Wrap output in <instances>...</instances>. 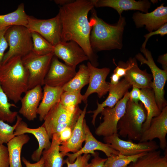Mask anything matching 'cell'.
I'll list each match as a JSON object with an SVG mask.
<instances>
[{
	"instance_id": "4",
	"label": "cell",
	"mask_w": 167,
	"mask_h": 167,
	"mask_svg": "<svg viewBox=\"0 0 167 167\" xmlns=\"http://www.w3.org/2000/svg\"><path fill=\"white\" fill-rule=\"evenodd\" d=\"M145 109L141 102L136 103L129 99L125 112L119 120L117 126L119 135L128 137L130 140H140L142 126L147 117Z\"/></svg>"
},
{
	"instance_id": "34",
	"label": "cell",
	"mask_w": 167,
	"mask_h": 167,
	"mask_svg": "<svg viewBox=\"0 0 167 167\" xmlns=\"http://www.w3.org/2000/svg\"><path fill=\"white\" fill-rule=\"evenodd\" d=\"M83 96L81 90L64 92L62 94L60 102L66 107H76L83 101Z\"/></svg>"
},
{
	"instance_id": "36",
	"label": "cell",
	"mask_w": 167,
	"mask_h": 167,
	"mask_svg": "<svg viewBox=\"0 0 167 167\" xmlns=\"http://www.w3.org/2000/svg\"><path fill=\"white\" fill-rule=\"evenodd\" d=\"M91 155L90 154H84L78 156L74 162L70 163L67 159L65 160V163L67 167H89L90 163L88 161Z\"/></svg>"
},
{
	"instance_id": "37",
	"label": "cell",
	"mask_w": 167,
	"mask_h": 167,
	"mask_svg": "<svg viewBox=\"0 0 167 167\" xmlns=\"http://www.w3.org/2000/svg\"><path fill=\"white\" fill-rule=\"evenodd\" d=\"M9 27H0V66L2 64L5 52L8 45L5 36L6 32Z\"/></svg>"
},
{
	"instance_id": "25",
	"label": "cell",
	"mask_w": 167,
	"mask_h": 167,
	"mask_svg": "<svg viewBox=\"0 0 167 167\" xmlns=\"http://www.w3.org/2000/svg\"><path fill=\"white\" fill-rule=\"evenodd\" d=\"M139 99L147 112L146 119L142 126L143 133L149 127L152 119L158 116L161 111L156 104L154 93L152 89H141Z\"/></svg>"
},
{
	"instance_id": "18",
	"label": "cell",
	"mask_w": 167,
	"mask_h": 167,
	"mask_svg": "<svg viewBox=\"0 0 167 167\" xmlns=\"http://www.w3.org/2000/svg\"><path fill=\"white\" fill-rule=\"evenodd\" d=\"M132 19L137 28L145 26L149 32L154 31L167 23V7L162 3L150 12H136L133 13Z\"/></svg>"
},
{
	"instance_id": "9",
	"label": "cell",
	"mask_w": 167,
	"mask_h": 167,
	"mask_svg": "<svg viewBox=\"0 0 167 167\" xmlns=\"http://www.w3.org/2000/svg\"><path fill=\"white\" fill-rule=\"evenodd\" d=\"M129 99V92L128 91L113 107H105L102 109L101 113L103 121L96 128V135L104 137L118 134L117 125L125 112Z\"/></svg>"
},
{
	"instance_id": "31",
	"label": "cell",
	"mask_w": 167,
	"mask_h": 167,
	"mask_svg": "<svg viewBox=\"0 0 167 167\" xmlns=\"http://www.w3.org/2000/svg\"><path fill=\"white\" fill-rule=\"evenodd\" d=\"M8 99L0 84V119L12 123L15 120L18 113L11 110V107L17 106L15 104L9 102Z\"/></svg>"
},
{
	"instance_id": "29",
	"label": "cell",
	"mask_w": 167,
	"mask_h": 167,
	"mask_svg": "<svg viewBox=\"0 0 167 167\" xmlns=\"http://www.w3.org/2000/svg\"><path fill=\"white\" fill-rule=\"evenodd\" d=\"M29 17L25 12L24 4L20 3L14 11L0 15V27H10L15 25L26 27Z\"/></svg>"
},
{
	"instance_id": "30",
	"label": "cell",
	"mask_w": 167,
	"mask_h": 167,
	"mask_svg": "<svg viewBox=\"0 0 167 167\" xmlns=\"http://www.w3.org/2000/svg\"><path fill=\"white\" fill-rule=\"evenodd\" d=\"M89 73L87 66L84 64L80 65L75 76L63 87L64 92L81 90L89 83Z\"/></svg>"
},
{
	"instance_id": "40",
	"label": "cell",
	"mask_w": 167,
	"mask_h": 167,
	"mask_svg": "<svg viewBox=\"0 0 167 167\" xmlns=\"http://www.w3.org/2000/svg\"><path fill=\"white\" fill-rule=\"evenodd\" d=\"M99 154L97 152H95V153L92 155L94 158L91 160L89 167H105L107 158H101L99 156Z\"/></svg>"
},
{
	"instance_id": "8",
	"label": "cell",
	"mask_w": 167,
	"mask_h": 167,
	"mask_svg": "<svg viewBox=\"0 0 167 167\" xmlns=\"http://www.w3.org/2000/svg\"><path fill=\"white\" fill-rule=\"evenodd\" d=\"M145 56L140 53L135 56V58L141 64H146L151 70L153 81L152 89L153 90L156 104L161 111L167 106L164 97V87L167 80V71L159 68L155 64L151 52L146 48L141 49Z\"/></svg>"
},
{
	"instance_id": "5",
	"label": "cell",
	"mask_w": 167,
	"mask_h": 167,
	"mask_svg": "<svg viewBox=\"0 0 167 167\" xmlns=\"http://www.w3.org/2000/svg\"><path fill=\"white\" fill-rule=\"evenodd\" d=\"M83 110L79 105L66 107L59 102L50 110L42 125L45 128L50 139L53 135L59 133L66 128L73 129Z\"/></svg>"
},
{
	"instance_id": "11",
	"label": "cell",
	"mask_w": 167,
	"mask_h": 167,
	"mask_svg": "<svg viewBox=\"0 0 167 167\" xmlns=\"http://www.w3.org/2000/svg\"><path fill=\"white\" fill-rule=\"evenodd\" d=\"M119 136L117 134L104 137L103 140L105 143L109 144L110 147L118 151L121 155H134L157 150L159 148L156 142L153 140L137 143L122 140Z\"/></svg>"
},
{
	"instance_id": "27",
	"label": "cell",
	"mask_w": 167,
	"mask_h": 167,
	"mask_svg": "<svg viewBox=\"0 0 167 167\" xmlns=\"http://www.w3.org/2000/svg\"><path fill=\"white\" fill-rule=\"evenodd\" d=\"M30 139L28 135L24 134L15 136L7 143L9 167H23L21 157L22 149Z\"/></svg>"
},
{
	"instance_id": "15",
	"label": "cell",
	"mask_w": 167,
	"mask_h": 167,
	"mask_svg": "<svg viewBox=\"0 0 167 167\" xmlns=\"http://www.w3.org/2000/svg\"><path fill=\"white\" fill-rule=\"evenodd\" d=\"M17 125L14 134L15 136L26 133L32 134L36 139L39 144L38 148L31 155L32 159L37 161L41 157L44 150H47L50 147L51 142L45 128L42 125L36 128L28 127L27 124L22 121V118L18 115L16 118Z\"/></svg>"
},
{
	"instance_id": "21",
	"label": "cell",
	"mask_w": 167,
	"mask_h": 167,
	"mask_svg": "<svg viewBox=\"0 0 167 167\" xmlns=\"http://www.w3.org/2000/svg\"><path fill=\"white\" fill-rule=\"evenodd\" d=\"M20 101L21 107L19 113L29 121L37 118V111L43 93L41 86L37 85L28 90Z\"/></svg>"
},
{
	"instance_id": "22",
	"label": "cell",
	"mask_w": 167,
	"mask_h": 167,
	"mask_svg": "<svg viewBox=\"0 0 167 167\" xmlns=\"http://www.w3.org/2000/svg\"><path fill=\"white\" fill-rule=\"evenodd\" d=\"M126 63L128 67L124 78L132 85L139 89H152V77L146 69L141 70L138 66L135 58H130Z\"/></svg>"
},
{
	"instance_id": "1",
	"label": "cell",
	"mask_w": 167,
	"mask_h": 167,
	"mask_svg": "<svg viewBox=\"0 0 167 167\" xmlns=\"http://www.w3.org/2000/svg\"><path fill=\"white\" fill-rule=\"evenodd\" d=\"M94 7V0H72L61 6L58 13L62 25L61 42H76L96 67V57L90 43L92 27L88 19L89 12Z\"/></svg>"
},
{
	"instance_id": "33",
	"label": "cell",
	"mask_w": 167,
	"mask_h": 167,
	"mask_svg": "<svg viewBox=\"0 0 167 167\" xmlns=\"http://www.w3.org/2000/svg\"><path fill=\"white\" fill-rule=\"evenodd\" d=\"M147 153L143 152L132 156L112 155L107 158L105 163V167H126Z\"/></svg>"
},
{
	"instance_id": "19",
	"label": "cell",
	"mask_w": 167,
	"mask_h": 167,
	"mask_svg": "<svg viewBox=\"0 0 167 167\" xmlns=\"http://www.w3.org/2000/svg\"><path fill=\"white\" fill-rule=\"evenodd\" d=\"M110 86L109 95L106 99L102 103L97 101V108L93 111H89L88 113H93L92 123L95 126L97 115L105 107L112 108L123 97L132 85L125 79H122L116 85H112L109 83Z\"/></svg>"
},
{
	"instance_id": "38",
	"label": "cell",
	"mask_w": 167,
	"mask_h": 167,
	"mask_svg": "<svg viewBox=\"0 0 167 167\" xmlns=\"http://www.w3.org/2000/svg\"><path fill=\"white\" fill-rule=\"evenodd\" d=\"M167 34V23H166L157 30L151 32L144 36L145 38V41L142 45L141 49H146L147 43L149 39L153 35H160L163 36Z\"/></svg>"
},
{
	"instance_id": "16",
	"label": "cell",
	"mask_w": 167,
	"mask_h": 167,
	"mask_svg": "<svg viewBox=\"0 0 167 167\" xmlns=\"http://www.w3.org/2000/svg\"><path fill=\"white\" fill-rule=\"evenodd\" d=\"M167 106L165 107L157 116L153 118L148 128L142 134L139 142L152 141L158 138L160 147L163 150L167 149Z\"/></svg>"
},
{
	"instance_id": "42",
	"label": "cell",
	"mask_w": 167,
	"mask_h": 167,
	"mask_svg": "<svg viewBox=\"0 0 167 167\" xmlns=\"http://www.w3.org/2000/svg\"><path fill=\"white\" fill-rule=\"evenodd\" d=\"M132 87V89L129 92V99L134 102L138 103L139 100L140 90L134 86Z\"/></svg>"
},
{
	"instance_id": "2",
	"label": "cell",
	"mask_w": 167,
	"mask_h": 167,
	"mask_svg": "<svg viewBox=\"0 0 167 167\" xmlns=\"http://www.w3.org/2000/svg\"><path fill=\"white\" fill-rule=\"evenodd\" d=\"M94 9L91 11L89 21L92 27L90 43L93 50L121 49L123 46V34L126 24L125 17L120 16L116 24L110 25L98 17Z\"/></svg>"
},
{
	"instance_id": "20",
	"label": "cell",
	"mask_w": 167,
	"mask_h": 167,
	"mask_svg": "<svg viewBox=\"0 0 167 167\" xmlns=\"http://www.w3.org/2000/svg\"><path fill=\"white\" fill-rule=\"evenodd\" d=\"M87 106L86 104L79 116L70 138L66 142L60 143L59 150L64 157L66 153L70 152L75 153L82 148V143L84 141L85 137L83 122Z\"/></svg>"
},
{
	"instance_id": "46",
	"label": "cell",
	"mask_w": 167,
	"mask_h": 167,
	"mask_svg": "<svg viewBox=\"0 0 167 167\" xmlns=\"http://www.w3.org/2000/svg\"><path fill=\"white\" fill-rule=\"evenodd\" d=\"M72 1V0H54V2L56 4H59L62 6L69 3Z\"/></svg>"
},
{
	"instance_id": "10",
	"label": "cell",
	"mask_w": 167,
	"mask_h": 167,
	"mask_svg": "<svg viewBox=\"0 0 167 167\" xmlns=\"http://www.w3.org/2000/svg\"><path fill=\"white\" fill-rule=\"evenodd\" d=\"M26 27L30 32L39 34L54 46L61 42L62 25L59 13L48 19L29 16Z\"/></svg>"
},
{
	"instance_id": "14",
	"label": "cell",
	"mask_w": 167,
	"mask_h": 167,
	"mask_svg": "<svg viewBox=\"0 0 167 167\" xmlns=\"http://www.w3.org/2000/svg\"><path fill=\"white\" fill-rule=\"evenodd\" d=\"M83 128L85 134V144L84 146L77 152L73 153H68L66 155L67 159L71 163H73L79 156L84 154H94L95 151L99 150L105 153L107 157L114 154H120L117 151L112 148L109 144L104 143L96 139L91 132L84 119L83 122Z\"/></svg>"
},
{
	"instance_id": "24",
	"label": "cell",
	"mask_w": 167,
	"mask_h": 167,
	"mask_svg": "<svg viewBox=\"0 0 167 167\" xmlns=\"http://www.w3.org/2000/svg\"><path fill=\"white\" fill-rule=\"evenodd\" d=\"M41 101L37 111L40 121L44 120L51 109L60 101L64 91L63 87H52L44 85Z\"/></svg>"
},
{
	"instance_id": "44",
	"label": "cell",
	"mask_w": 167,
	"mask_h": 167,
	"mask_svg": "<svg viewBox=\"0 0 167 167\" xmlns=\"http://www.w3.org/2000/svg\"><path fill=\"white\" fill-rule=\"evenodd\" d=\"M157 61L162 65L163 70L167 71V54L160 56Z\"/></svg>"
},
{
	"instance_id": "6",
	"label": "cell",
	"mask_w": 167,
	"mask_h": 167,
	"mask_svg": "<svg viewBox=\"0 0 167 167\" xmlns=\"http://www.w3.org/2000/svg\"><path fill=\"white\" fill-rule=\"evenodd\" d=\"M5 36L9 49L5 54L2 64L12 57L19 56L22 58L32 51L31 32L26 27L21 25L10 27L6 31Z\"/></svg>"
},
{
	"instance_id": "23",
	"label": "cell",
	"mask_w": 167,
	"mask_h": 167,
	"mask_svg": "<svg viewBox=\"0 0 167 167\" xmlns=\"http://www.w3.org/2000/svg\"><path fill=\"white\" fill-rule=\"evenodd\" d=\"M95 6L108 7L116 10L120 16L123 11L138 10L145 13L148 12L151 2L147 0H94Z\"/></svg>"
},
{
	"instance_id": "26",
	"label": "cell",
	"mask_w": 167,
	"mask_h": 167,
	"mask_svg": "<svg viewBox=\"0 0 167 167\" xmlns=\"http://www.w3.org/2000/svg\"><path fill=\"white\" fill-rule=\"evenodd\" d=\"M51 139L50 148L42 152L44 167H63L65 162L59 150L61 143L58 133L54 134Z\"/></svg>"
},
{
	"instance_id": "35",
	"label": "cell",
	"mask_w": 167,
	"mask_h": 167,
	"mask_svg": "<svg viewBox=\"0 0 167 167\" xmlns=\"http://www.w3.org/2000/svg\"><path fill=\"white\" fill-rule=\"evenodd\" d=\"M17 123L13 126L0 119V145L7 143L15 136L14 132Z\"/></svg>"
},
{
	"instance_id": "28",
	"label": "cell",
	"mask_w": 167,
	"mask_h": 167,
	"mask_svg": "<svg viewBox=\"0 0 167 167\" xmlns=\"http://www.w3.org/2000/svg\"><path fill=\"white\" fill-rule=\"evenodd\" d=\"M126 167H167V149L164 155L160 150L148 152Z\"/></svg>"
},
{
	"instance_id": "41",
	"label": "cell",
	"mask_w": 167,
	"mask_h": 167,
	"mask_svg": "<svg viewBox=\"0 0 167 167\" xmlns=\"http://www.w3.org/2000/svg\"><path fill=\"white\" fill-rule=\"evenodd\" d=\"M73 129L72 128L68 127L58 133L61 143L66 142L70 138Z\"/></svg>"
},
{
	"instance_id": "13",
	"label": "cell",
	"mask_w": 167,
	"mask_h": 167,
	"mask_svg": "<svg viewBox=\"0 0 167 167\" xmlns=\"http://www.w3.org/2000/svg\"><path fill=\"white\" fill-rule=\"evenodd\" d=\"M75 68L62 62L54 56L45 78L44 85L63 87L75 76Z\"/></svg>"
},
{
	"instance_id": "7",
	"label": "cell",
	"mask_w": 167,
	"mask_h": 167,
	"mask_svg": "<svg viewBox=\"0 0 167 167\" xmlns=\"http://www.w3.org/2000/svg\"><path fill=\"white\" fill-rule=\"evenodd\" d=\"M54 56V52L40 55L32 51L22 58L23 64L29 72L28 90L38 85H44L45 78Z\"/></svg>"
},
{
	"instance_id": "32",
	"label": "cell",
	"mask_w": 167,
	"mask_h": 167,
	"mask_svg": "<svg viewBox=\"0 0 167 167\" xmlns=\"http://www.w3.org/2000/svg\"><path fill=\"white\" fill-rule=\"evenodd\" d=\"M32 41V52L43 55L54 52V46L37 33L31 31Z\"/></svg>"
},
{
	"instance_id": "45",
	"label": "cell",
	"mask_w": 167,
	"mask_h": 167,
	"mask_svg": "<svg viewBox=\"0 0 167 167\" xmlns=\"http://www.w3.org/2000/svg\"><path fill=\"white\" fill-rule=\"evenodd\" d=\"M120 79L119 78L113 73L111 77V82L110 83L112 85L117 84L119 82Z\"/></svg>"
},
{
	"instance_id": "17",
	"label": "cell",
	"mask_w": 167,
	"mask_h": 167,
	"mask_svg": "<svg viewBox=\"0 0 167 167\" xmlns=\"http://www.w3.org/2000/svg\"><path fill=\"white\" fill-rule=\"evenodd\" d=\"M54 56L63 61L65 64L76 68L79 63L88 60L85 53L75 41L61 42L54 46Z\"/></svg>"
},
{
	"instance_id": "3",
	"label": "cell",
	"mask_w": 167,
	"mask_h": 167,
	"mask_svg": "<svg viewBox=\"0 0 167 167\" xmlns=\"http://www.w3.org/2000/svg\"><path fill=\"white\" fill-rule=\"evenodd\" d=\"M29 72L22 58L15 56L0 66V84L8 99L16 104L28 90Z\"/></svg>"
},
{
	"instance_id": "39",
	"label": "cell",
	"mask_w": 167,
	"mask_h": 167,
	"mask_svg": "<svg viewBox=\"0 0 167 167\" xmlns=\"http://www.w3.org/2000/svg\"><path fill=\"white\" fill-rule=\"evenodd\" d=\"M0 167H9L7 148L3 144L0 145Z\"/></svg>"
},
{
	"instance_id": "12",
	"label": "cell",
	"mask_w": 167,
	"mask_h": 167,
	"mask_svg": "<svg viewBox=\"0 0 167 167\" xmlns=\"http://www.w3.org/2000/svg\"><path fill=\"white\" fill-rule=\"evenodd\" d=\"M89 73V85L83 96V101L86 103L89 96L93 93H96L100 98L108 92L109 83L106 79L110 70L108 68H99L93 66L90 62L87 64Z\"/></svg>"
},
{
	"instance_id": "43",
	"label": "cell",
	"mask_w": 167,
	"mask_h": 167,
	"mask_svg": "<svg viewBox=\"0 0 167 167\" xmlns=\"http://www.w3.org/2000/svg\"><path fill=\"white\" fill-rule=\"evenodd\" d=\"M22 161L26 167H44V159L42 156L38 161L34 163H30L24 157L22 158Z\"/></svg>"
}]
</instances>
